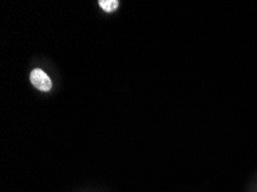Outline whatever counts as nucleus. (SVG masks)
Listing matches in <instances>:
<instances>
[{
	"label": "nucleus",
	"instance_id": "1",
	"mask_svg": "<svg viewBox=\"0 0 257 192\" xmlns=\"http://www.w3.org/2000/svg\"><path fill=\"white\" fill-rule=\"evenodd\" d=\"M30 82L35 88L41 90V91H49L52 88V82L50 77L42 69H34L30 73Z\"/></svg>",
	"mask_w": 257,
	"mask_h": 192
},
{
	"label": "nucleus",
	"instance_id": "2",
	"mask_svg": "<svg viewBox=\"0 0 257 192\" xmlns=\"http://www.w3.org/2000/svg\"><path fill=\"white\" fill-rule=\"evenodd\" d=\"M98 4L105 12H107V13L114 12L119 7L118 0H99Z\"/></svg>",
	"mask_w": 257,
	"mask_h": 192
}]
</instances>
